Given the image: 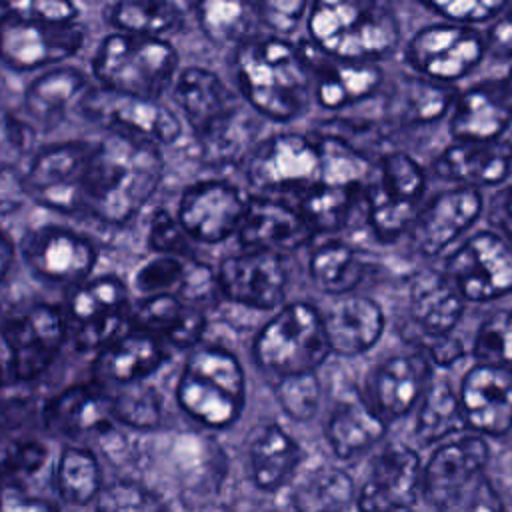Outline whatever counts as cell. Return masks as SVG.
I'll list each match as a JSON object with an SVG mask.
<instances>
[{"label":"cell","mask_w":512,"mask_h":512,"mask_svg":"<svg viewBox=\"0 0 512 512\" xmlns=\"http://www.w3.org/2000/svg\"><path fill=\"white\" fill-rule=\"evenodd\" d=\"M484 204L486 190L436 184L392 252L408 264L440 262L464 236L482 224Z\"/></svg>","instance_id":"9c48e42d"},{"label":"cell","mask_w":512,"mask_h":512,"mask_svg":"<svg viewBox=\"0 0 512 512\" xmlns=\"http://www.w3.org/2000/svg\"><path fill=\"white\" fill-rule=\"evenodd\" d=\"M400 60L412 72L460 86L488 60L484 30L440 18L404 38Z\"/></svg>","instance_id":"4fadbf2b"},{"label":"cell","mask_w":512,"mask_h":512,"mask_svg":"<svg viewBox=\"0 0 512 512\" xmlns=\"http://www.w3.org/2000/svg\"><path fill=\"white\" fill-rule=\"evenodd\" d=\"M168 2H172L174 6H178V8H184V6H192V4H196L198 0H168Z\"/></svg>","instance_id":"03108f58"},{"label":"cell","mask_w":512,"mask_h":512,"mask_svg":"<svg viewBox=\"0 0 512 512\" xmlns=\"http://www.w3.org/2000/svg\"><path fill=\"white\" fill-rule=\"evenodd\" d=\"M298 510H356V474L332 460L308 472L292 492Z\"/></svg>","instance_id":"ab89813d"},{"label":"cell","mask_w":512,"mask_h":512,"mask_svg":"<svg viewBox=\"0 0 512 512\" xmlns=\"http://www.w3.org/2000/svg\"><path fill=\"white\" fill-rule=\"evenodd\" d=\"M186 268V258L156 254L148 258L134 274V288L144 294L176 292Z\"/></svg>","instance_id":"681fc988"},{"label":"cell","mask_w":512,"mask_h":512,"mask_svg":"<svg viewBox=\"0 0 512 512\" xmlns=\"http://www.w3.org/2000/svg\"><path fill=\"white\" fill-rule=\"evenodd\" d=\"M176 50L158 36L114 34L108 36L92 62L102 88L160 98L176 72Z\"/></svg>","instance_id":"7c38bea8"},{"label":"cell","mask_w":512,"mask_h":512,"mask_svg":"<svg viewBox=\"0 0 512 512\" xmlns=\"http://www.w3.org/2000/svg\"><path fill=\"white\" fill-rule=\"evenodd\" d=\"M242 248L294 254L308 248L318 236L292 200L272 194L250 198L236 232Z\"/></svg>","instance_id":"f546056e"},{"label":"cell","mask_w":512,"mask_h":512,"mask_svg":"<svg viewBox=\"0 0 512 512\" xmlns=\"http://www.w3.org/2000/svg\"><path fill=\"white\" fill-rule=\"evenodd\" d=\"M288 254L248 250L218 262L216 278L224 298L254 310H276L286 302L290 286Z\"/></svg>","instance_id":"d4e9b609"},{"label":"cell","mask_w":512,"mask_h":512,"mask_svg":"<svg viewBox=\"0 0 512 512\" xmlns=\"http://www.w3.org/2000/svg\"><path fill=\"white\" fill-rule=\"evenodd\" d=\"M48 460V448L32 438H20L6 446L0 456V482L16 480L24 482L34 476Z\"/></svg>","instance_id":"f907efd6"},{"label":"cell","mask_w":512,"mask_h":512,"mask_svg":"<svg viewBox=\"0 0 512 512\" xmlns=\"http://www.w3.org/2000/svg\"><path fill=\"white\" fill-rule=\"evenodd\" d=\"M86 76L74 68H58L36 78L24 92V112L42 130L62 124L72 110H82L90 92Z\"/></svg>","instance_id":"f35d334b"},{"label":"cell","mask_w":512,"mask_h":512,"mask_svg":"<svg viewBox=\"0 0 512 512\" xmlns=\"http://www.w3.org/2000/svg\"><path fill=\"white\" fill-rule=\"evenodd\" d=\"M424 10L442 20L482 26L504 12L512 0H416Z\"/></svg>","instance_id":"c3c4849f"},{"label":"cell","mask_w":512,"mask_h":512,"mask_svg":"<svg viewBox=\"0 0 512 512\" xmlns=\"http://www.w3.org/2000/svg\"><path fill=\"white\" fill-rule=\"evenodd\" d=\"M20 250L32 274L70 288L90 278L98 262V250L88 236L54 224L28 230Z\"/></svg>","instance_id":"83f0119b"},{"label":"cell","mask_w":512,"mask_h":512,"mask_svg":"<svg viewBox=\"0 0 512 512\" xmlns=\"http://www.w3.org/2000/svg\"><path fill=\"white\" fill-rule=\"evenodd\" d=\"M512 134V106L502 76L460 84L446 118L452 140H498Z\"/></svg>","instance_id":"4dcf8cb0"},{"label":"cell","mask_w":512,"mask_h":512,"mask_svg":"<svg viewBox=\"0 0 512 512\" xmlns=\"http://www.w3.org/2000/svg\"><path fill=\"white\" fill-rule=\"evenodd\" d=\"M436 184L492 190L512 180V134L498 140L446 138L426 160Z\"/></svg>","instance_id":"484cf974"},{"label":"cell","mask_w":512,"mask_h":512,"mask_svg":"<svg viewBox=\"0 0 512 512\" xmlns=\"http://www.w3.org/2000/svg\"><path fill=\"white\" fill-rule=\"evenodd\" d=\"M456 92L458 86L426 78L402 64L390 68L378 98L362 110L374 118L386 148H406L428 160L448 138L446 118Z\"/></svg>","instance_id":"7a4b0ae2"},{"label":"cell","mask_w":512,"mask_h":512,"mask_svg":"<svg viewBox=\"0 0 512 512\" xmlns=\"http://www.w3.org/2000/svg\"><path fill=\"white\" fill-rule=\"evenodd\" d=\"M440 266L472 308L512 298V244L484 224L464 236Z\"/></svg>","instance_id":"9a60e30c"},{"label":"cell","mask_w":512,"mask_h":512,"mask_svg":"<svg viewBox=\"0 0 512 512\" xmlns=\"http://www.w3.org/2000/svg\"><path fill=\"white\" fill-rule=\"evenodd\" d=\"M308 40L342 60L388 62L400 54L404 30L388 0H312Z\"/></svg>","instance_id":"52a82bcc"},{"label":"cell","mask_w":512,"mask_h":512,"mask_svg":"<svg viewBox=\"0 0 512 512\" xmlns=\"http://www.w3.org/2000/svg\"><path fill=\"white\" fill-rule=\"evenodd\" d=\"M482 224L512 244V180L486 192Z\"/></svg>","instance_id":"6f0895ef"},{"label":"cell","mask_w":512,"mask_h":512,"mask_svg":"<svg viewBox=\"0 0 512 512\" xmlns=\"http://www.w3.org/2000/svg\"><path fill=\"white\" fill-rule=\"evenodd\" d=\"M380 296L390 310V338L412 348L432 336L468 330L476 310L460 296L440 262L406 266Z\"/></svg>","instance_id":"5b68a950"},{"label":"cell","mask_w":512,"mask_h":512,"mask_svg":"<svg viewBox=\"0 0 512 512\" xmlns=\"http://www.w3.org/2000/svg\"><path fill=\"white\" fill-rule=\"evenodd\" d=\"M434 186L428 162L418 154L406 148L376 154L362 182L364 242L394 250Z\"/></svg>","instance_id":"8992f818"},{"label":"cell","mask_w":512,"mask_h":512,"mask_svg":"<svg viewBox=\"0 0 512 512\" xmlns=\"http://www.w3.org/2000/svg\"><path fill=\"white\" fill-rule=\"evenodd\" d=\"M174 98L194 136L238 112L236 96L214 72L206 68L192 66L180 72L174 86Z\"/></svg>","instance_id":"74e56055"},{"label":"cell","mask_w":512,"mask_h":512,"mask_svg":"<svg viewBox=\"0 0 512 512\" xmlns=\"http://www.w3.org/2000/svg\"><path fill=\"white\" fill-rule=\"evenodd\" d=\"M176 294L184 302L206 310L208 306L216 304L218 296H222L218 278H216V270L210 268L208 264L196 260L194 256L186 258L184 276H182V282H180Z\"/></svg>","instance_id":"f5cc1de1"},{"label":"cell","mask_w":512,"mask_h":512,"mask_svg":"<svg viewBox=\"0 0 512 512\" xmlns=\"http://www.w3.org/2000/svg\"><path fill=\"white\" fill-rule=\"evenodd\" d=\"M92 150L94 142L86 140H66L40 148L22 174L26 196L58 214H84Z\"/></svg>","instance_id":"e0dca14e"},{"label":"cell","mask_w":512,"mask_h":512,"mask_svg":"<svg viewBox=\"0 0 512 512\" xmlns=\"http://www.w3.org/2000/svg\"><path fill=\"white\" fill-rule=\"evenodd\" d=\"M330 354L342 360L372 356L390 338L386 300L368 290L328 298L322 306Z\"/></svg>","instance_id":"44dd1931"},{"label":"cell","mask_w":512,"mask_h":512,"mask_svg":"<svg viewBox=\"0 0 512 512\" xmlns=\"http://www.w3.org/2000/svg\"><path fill=\"white\" fill-rule=\"evenodd\" d=\"M164 176V158L152 142L108 132L94 142L84 214L108 224H128L154 196Z\"/></svg>","instance_id":"6da1fadb"},{"label":"cell","mask_w":512,"mask_h":512,"mask_svg":"<svg viewBox=\"0 0 512 512\" xmlns=\"http://www.w3.org/2000/svg\"><path fill=\"white\" fill-rule=\"evenodd\" d=\"M192 238L180 224L178 216L160 208L152 214L148 226V248L154 254L192 258Z\"/></svg>","instance_id":"816d5d0a"},{"label":"cell","mask_w":512,"mask_h":512,"mask_svg":"<svg viewBox=\"0 0 512 512\" xmlns=\"http://www.w3.org/2000/svg\"><path fill=\"white\" fill-rule=\"evenodd\" d=\"M488 60L510 64L512 62V6L500 12L484 28Z\"/></svg>","instance_id":"680465c9"},{"label":"cell","mask_w":512,"mask_h":512,"mask_svg":"<svg viewBox=\"0 0 512 512\" xmlns=\"http://www.w3.org/2000/svg\"><path fill=\"white\" fill-rule=\"evenodd\" d=\"M496 442L464 430L424 452L422 508L434 512H504L492 480Z\"/></svg>","instance_id":"3957f363"},{"label":"cell","mask_w":512,"mask_h":512,"mask_svg":"<svg viewBox=\"0 0 512 512\" xmlns=\"http://www.w3.org/2000/svg\"><path fill=\"white\" fill-rule=\"evenodd\" d=\"M372 354L358 376L374 410L394 428H402L436 376V366L416 348L390 338Z\"/></svg>","instance_id":"5bb4252c"},{"label":"cell","mask_w":512,"mask_h":512,"mask_svg":"<svg viewBox=\"0 0 512 512\" xmlns=\"http://www.w3.org/2000/svg\"><path fill=\"white\" fill-rule=\"evenodd\" d=\"M8 14L50 20V22H72L76 18V6L70 0H0Z\"/></svg>","instance_id":"9f6ffc18"},{"label":"cell","mask_w":512,"mask_h":512,"mask_svg":"<svg viewBox=\"0 0 512 512\" xmlns=\"http://www.w3.org/2000/svg\"><path fill=\"white\" fill-rule=\"evenodd\" d=\"M180 410L210 430L238 422L246 404V374L236 354L222 346H194L176 382Z\"/></svg>","instance_id":"ba28073f"},{"label":"cell","mask_w":512,"mask_h":512,"mask_svg":"<svg viewBox=\"0 0 512 512\" xmlns=\"http://www.w3.org/2000/svg\"><path fill=\"white\" fill-rule=\"evenodd\" d=\"M246 164V180L256 194L290 198L322 182V144L314 128L284 130L256 144Z\"/></svg>","instance_id":"2e32d148"},{"label":"cell","mask_w":512,"mask_h":512,"mask_svg":"<svg viewBox=\"0 0 512 512\" xmlns=\"http://www.w3.org/2000/svg\"><path fill=\"white\" fill-rule=\"evenodd\" d=\"M128 324L162 338L172 348L192 350L206 332V314L202 308L184 302L176 292L144 294V298L130 308Z\"/></svg>","instance_id":"e575fe53"},{"label":"cell","mask_w":512,"mask_h":512,"mask_svg":"<svg viewBox=\"0 0 512 512\" xmlns=\"http://www.w3.org/2000/svg\"><path fill=\"white\" fill-rule=\"evenodd\" d=\"M14 262V246L10 236H6L4 230H0V282L6 280L10 268Z\"/></svg>","instance_id":"be15d7a7"},{"label":"cell","mask_w":512,"mask_h":512,"mask_svg":"<svg viewBox=\"0 0 512 512\" xmlns=\"http://www.w3.org/2000/svg\"><path fill=\"white\" fill-rule=\"evenodd\" d=\"M236 76L248 104L264 118L290 124L312 102V70L302 44L274 38L244 40L236 52Z\"/></svg>","instance_id":"277c9868"},{"label":"cell","mask_w":512,"mask_h":512,"mask_svg":"<svg viewBox=\"0 0 512 512\" xmlns=\"http://www.w3.org/2000/svg\"><path fill=\"white\" fill-rule=\"evenodd\" d=\"M464 430H468V426L460 404L456 374L438 370L402 426V436L426 452Z\"/></svg>","instance_id":"d6a6232c"},{"label":"cell","mask_w":512,"mask_h":512,"mask_svg":"<svg viewBox=\"0 0 512 512\" xmlns=\"http://www.w3.org/2000/svg\"><path fill=\"white\" fill-rule=\"evenodd\" d=\"M288 200L302 212L316 236H352L364 242L362 184L316 182Z\"/></svg>","instance_id":"836d02e7"},{"label":"cell","mask_w":512,"mask_h":512,"mask_svg":"<svg viewBox=\"0 0 512 512\" xmlns=\"http://www.w3.org/2000/svg\"><path fill=\"white\" fill-rule=\"evenodd\" d=\"M274 380L276 402L290 420L310 422L320 416L328 396L320 370L284 374Z\"/></svg>","instance_id":"f6af8a7d"},{"label":"cell","mask_w":512,"mask_h":512,"mask_svg":"<svg viewBox=\"0 0 512 512\" xmlns=\"http://www.w3.org/2000/svg\"><path fill=\"white\" fill-rule=\"evenodd\" d=\"M84 32L74 22L32 20L8 14L0 18V60L12 70H36L74 56Z\"/></svg>","instance_id":"4316f807"},{"label":"cell","mask_w":512,"mask_h":512,"mask_svg":"<svg viewBox=\"0 0 512 512\" xmlns=\"http://www.w3.org/2000/svg\"><path fill=\"white\" fill-rule=\"evenodd\" d=\"M250 196L228 180H200L178 202V220L194 242L220 244L238 232Z\"/></svg>","instance_id":"f1b7e54d"},{"label":"cell","mask_w":512,"mask_h":512,"mask_svg":"<svg viewBox=\"0 0 512 512\" xmlns=\"http://www.w3.org/2000/svg\"><path fill=\"white\" fill-rule=\"evenodd\" d=\"M100 510H150L160 506L154 502V494L148 492L142 484L134 480H116L104 484L102 492L96 498Z\"/></svg>","instance_id":"db71d44e"},{"label":"cell","mask_w":512,"mask_h":512,"mask_svg":"<svg viewBox=\"0 0 512 512\" xmlns=\"http://www.w3.org/2000/svg\"><path fill=\"white\" fill-rule=\"evenodd\" d=\"M42 422L52 434L66 438L104 434L116 422L112 392L96 380L68 386L46 402Z\"/></svg>","instance_id":"1f68e13d"},{"label":"cell","mask_w":512,"mask_h":512,"mask_svg":"<svg viewBox=\"0 0 512 512\" xmlns=\"http://www.w3.org/2000/svg\"><path fill=\"white\" fill-rule=\"evenodd\" d=\"M112 22L130 34L166 36L182 28L180 8L168 0H120L112 6Z\"/></svg>","instance_id":"ee69618b"},{"label":"cell","mask_w":512,"mask_h":512,"mask_svg":"<svg viewBox=\"0 0 512 512\" xmlns=\"http://www.w3.org/2000/svg\"><path fill=\"white\" fill-rule=\"evenodd\" d=\"M248 476L252 484L268 494H276L294 484L302 464V444L278 422L260 424L248 444Z\"/></svg>","instance_id":"d590c367"},{"label":"cell","mask_w":512,"mask_h":512,"mask_svg":"<svg viewBox=\"0 0 512 512\" xmlns=\"http://www.w3.org/2000/svg\"><path fill=\"white\" fill-rule=\"evenodd\" d=\"M308 8V0H262L260 20L278 36H288L308 16Z\"/></svg>","instance_id":"11a10c76"},{"label":"cell","mask_w":512,"mask_h":512,"mask_svg":"<svg viewBox=\"0 0 512 512\" xmlns=\"http://www.w3.org/2000/svg\"><path fill=\"white\" fill-rule=\"evenodd\" d=\"M54 488L58 498L70 506L96 502L104 488L102 468L90 448L68 444L60 450L54 464Z\"/></svg>","instance_id":"60d3db41"},{"label":"cell","mask_w":512,"mask_h":512,"mask_svg":"<svg viewBox=\"0 0 512 512\" xmlns=\"http://www.w3.org/2000/svg\"><path fill=\"white\" fill-rule=\"evenodd\" d=\"M468 430L492 442L512 434V366L470 360L456 374Z\"/></svg>","instance_id":"cb8c5ba5"},{"label":"cell","mask_w":512,"mask_h":512,"mask_svg":"<svg viewBox=\"0 0 512 512\" xmlns=\"http://www.w3.org/2000/svg\"><path fill=\"white\" fill-rule=\"evenodd\" d=\"M6 386V366L0 360V390Z\"/></svg>","instance_id":"003e7915"},{"label":"cell","mask_w":512,"mask_h":512,"mask_svg":"<svg viewBox=\"0 0 512 512\" xmlns=\"http://www.w3.org/2000/svg\"><path fill=\"white\" fill-rule=\"evenodd\" d=\"M108 132L126 134L156 146L174 144L182 136L180 118L158 98L134 96L116 90H90L80 110Z\"/></svg>","instance_id":"603a6c76"},{"label":"cell","mask_w":512,"mask_h":512,"mask_svg":"<svg viewBox=\"0 0 512 512\" xmlns=\"http://www.w3.org/2000/svg\"><path fill=\"white\" fill-rule=\"evenodd\" d=\"M70 340L80 352H98L122 334L130 318V294L126 284L104 274L72 286L66 304Z\"/></svg>","instance_id":"d6986e66"},{"label":"cell","mask_w":512,"mask_h":512,"mask_svg":"<svg viewBox=\"0 0 512 512\" xmlns=\"http://www.w3.org/2000/svg\"><path fill=\"white\" fill-rule=\"evenodd\" d=\"M114 418L134 430H156L162 424V396L144 380L122 384L112 392Z\"/></svg>","instance_id":"7dc6e473"},{"label":"cell","mask_w":512,"mask_h":512,"mask_svg":"<svg viewBox=\"0 0 512 512\" xmlns=\"http://www.w3.org/2000/svg\"><path fill=\"white\" fill-rule=\"evenodd\" d=\"M356 510L400 512L422 508L424 452L394 430L360 464Z\"/></svg>","instance_id":"8fae6325"},{"label":"cell","mask_w":512,"mask_h":512,"mask_svg":"<svg viewBox=\"0 0 512 512\" xmlns=\"http://www.w3.org/2000/svg\"><path fill=\"white\" fill-rule=\"evenodd\" d=\"M198 158L214 168L244 162L250 154L248 128L240 110L196 136Z\"/></svg>","instance_id":"bcb514c9"},{"label":"cell","mask_w":512,"mask_h":512,"mask_svg":"<svg viewBox=\"0 0 512 512\" xmlns=\"http://www.w3.org/2000/svg\"><path fill=\"white\" fill-rule=\"evenodd\" d=\"M168 358L170 352L162 338L132 328L98 350L92 374L104 386L132 384L152 376Z\"/></svg>","instance_id":"8d00e7d4"},{"label":"cell","mask_w":512,"mask_h":512,"mask_svg":"<svg viewBox=\"0 0 512 512\" xmlns=\"http://www.w3.org/2000/svg\"><path fill=\"white\" fill-rule=\"evenodd\" d=\"M490 472L506 510H512V434L506 440L496 442Z\"/></svg>","instance_id":"94428289"},{"label":"cell","mask_w":512,"mask_h":512,"mask_svg":"<svg viewBox=\"0 0 512 512\" xmlns=\"http://www.w3.org/2000/svg\"><path fill=\"white\" fill-rule=\"evenodd\" d=\"M502 84H504V90H506L508 102H510V106H512V62L508 64L506 72L502 74Z\"/></svg>","instance_id":"e7e4bbea"},{"label":"cell","mask_w":512,"mask_h":512,"mask_svg":"<svg viewBox=\"0 0 512 512\" xmlns=\"http://www.w3.org/2000/svg\"><path fill=\"white\" fill-rule=\"evenodd\" d=\"M26 190L22 182V174H18L14 168H0V214H8L12 210H18L22 202L26 200Z\"/></svg>","instance_id":"6125c7cd"},{"label":"cell","mask_w":512,"mask_h":512,"mask_svg":"<svg viewBox=\"0 0 512 512\" xmlns=\"http://www.w3.org/2000/svg\"><path fill=\"white\" fill-rule=\"evenodd\" d=\"M0 510L6 512H28V510H58L56 502L38 498L36 494H32L24 482H16V480H2L0 482Z\"/></svg>","instance_id":"91938a15"},{"label":"cell","mask_w":512,"mask_h":512,"mask_svg":"<svg viewBox=\"0 0 512 512\" xmlns=\"http://www.w3.org/2000/svg\"><path fill=\"white\" fill-rule=\"evenodd\" d=\"M468 336L470 360L512 366V298L476 308Z\"/></svg>","instance_id":"b9f144b4"},{"label":"cell","mask_w":512,"mask_h":512,"mask_svg":"<svg viewBox=\"0 0 512 512\" xmlns=\"http://www.w3.org/2000/svg\"><path fill=\"white\" fill-rule=\"evenodd\" d=\"M262 0H198V20L212 42H244L260 20Z\"/></svg>","instance_id":"7bdbcfd3"},{"label":"cell","mask_w":512,"mask_h":512,"mask_svg":"<svg viewBox=\"0 0 512 512\" xmlns=\"http://www.w3.org/2000/svg\"><path fill=\"white\" fill-rule=\"evenodd\" d=\"M312 70L314 104L326 114L358 110L374 102L386 84V62L342 60L320 52L310 40L302 42Z\"/></svg>","instance_id":"7402d4cb"},{"label":"cell","mask_w":512,"mask_h":512,"mask_svg":"<svg viewBox=\"0 0 512 512\" xmlns=\"http://www.w3.org/2000/svg\"><path fill=\"white\" fill-rule=\"evenodd\" d=\"M394 428L374 410L352 378L332 396L322 420V438L330 458L346 466H358Z\"/></svg>","instance_id":"ffe728a7"},{"label":"cell","mask_w":512,"mask_h":512,"mask_svg":"<svg viewBox=\"0 0 512 512\" xmlns=\"http://www.w3.org/2000/svg\"><path fill=\"white\" fill-rule=\"evenodd\" d=\"M252 356L256 366L274 378L320 370L332 356L322 306L312 300L284 302L258 330Z\"/></svg>","instance_id":"30bf717a"},{"label":"cell","mask_w":512,"mask_h":512,"mask_svg":"<svg viewBox=\"0 0 512 512\" xmlns=\"http://www.w3.org/2000/svg\"><path fill=\"white\" fill-rule=\"evenodd\" d=\"M0 332L12 376L20 382H32L50 368L70 338V324L66 308L34 302L6 318Z\"/></svg>","instance_id":"ac0fdd59"}]
</instances>
